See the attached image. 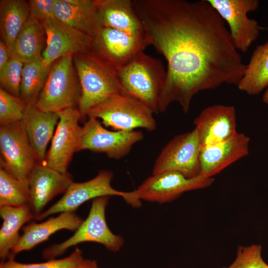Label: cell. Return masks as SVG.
<instances>
[{
	"instance_id": "obj_1",
	"label": "cell",
	"mask_w": 268,
	"mask_h": 268,
	"mask_svg": "<svg viewBox=\"0 0 268 268\" xmlns=\"http://www.w3.org/2000/svg\"><path fill=\"white\" fill-rule=\"evenodd\" d=\"M150 45L167 62L159 112L177 102L185 113L198 93L237 85L246 67L225 21L207 0H132Z\"/></svg>"
},
{
	"instance_id": "obj_2",
	"label": "cell",
	"mask_w": 268,
	"mask_h": 268,
	"mask_svg": "<svg viewBox=\"0 0 268 268\" xmlns=\"http://www.w3.org/2000/svg\"><path fill=\"white\" fill-rule=\"evenodd\" d=\"M81 94L78 109L82 118L94 106L122 91L118 70L92 50L73 55Z\"/></svg>"
},
{
	"instance_id": "obj_3",
	"label": "cell",
	"mask_w": 268,
	"mask_h": 268,
	"mask_svg": "<svg viewBox=\"0 0 268 268\" xmlns=\"http://www.w3.org/2000/svg\"><path fill=\"white\" fill-rule=\"evenodd\" d=\"M118 72L122 92L144 104L154 114L159 113V98L166 70L159 59L143 52Z\"/></svg>"
},
{
	"instance_id": "obj_4",
	"label": "cell",
	"mask_w": 268,
	"mask_h": 268,
	"mask_svg": "<svg viewBox=\"0 0 268 268\" xmlns=\"http://www.w3.org/2000/svg\"><path fill=\"white\" fill-rule=\"evenodd\" d=\"M153 114L144 104L121 91L93 107L86 116L100 120L103 126L114 131L143 129L151 132L156 127Z\"/></svg>"
},
{
	"instance_id": "obj_5",
	"label": "cell",
	"mask_w": 268,
	"mask_h": 268,
	"mask_svg": "<svg viewBox=\"0 0 268 268\" xmlns=\"http://www.w3.org/2000/svg\"><path fill=\"white\" fill-rule=\"evenodd\" d=\"M73 55L61 58L52 65L44 86L34 105L45 112L58 113L78 104L81 89Z\"/></svg>"
},
{
	"instance_id": "obj_6",
	"label": "cell",
	"mask_w": 268,
	"mask_h": 268,
	"mask_svg": "<svg viewBox=\"0 0 268 268\" xmlns=\"http://www.w3.org/2000/svg\"><path fill=\"white\" fill-rule=\"evenodd\" d=\"M213 182V178L201 174L188 178L176 171H165L147 178L135 190L127 192L125 200L133 206H139L140 200L159 203L169 202L185 192L208 187Z\"/></svg>"
},
{
	"instance_id": "obj_7",
	"label": "cell",
	"mask_w": 268,
	"mask_h": 268,
	"mask_svg": "<svg viewBox=\"0 0 268 268\" xmlns=\"http://www.w3.org/2000/svg\"><path fill=\"white\" fill-rule=\"evenodd\" d=\"M109 196L93 200L88 216L74 234L64 242L49 247L43 252V257L53 260L68 248L81 243L91 242L103 245L113 252L118 251L123 244L120 236L113 234L109 228L105 217V209Z\"/></svg>"
},
{
	"instance_id": "obj_8",
	"label": "cell",
	"mask_w": 268,
	"mask_h": 268,
	"mask_svg": "<svg viewBox=\"0 0 268 268\" xmlns=\"http://www.w3.org/2000/svg\"><path fill=\"white\" fill-rule=\"evenodd\" d=\"M201 143L197 130L176 135L163 148L156 159L152 175L176 171L188 178L201 173Z\"/></svg>"
},
{
	"instance_id": "obj_9",
	"label": "cell",
	"mask_w": 268,
	"mask_h": 268,
	"mask_svg": "<svg viewBox=\"0 0 268 268\" xmlns=\"http://www.w3.org/2000/svg\"><path fill=\"white\" fill-rule=\"evenodd\" d=\"M0 167L14 177L28 181L40 163L21 122L0 126Z\"/></svg>"
},
{
	"instance_id": "obj_10",
	"label": "cell",
	"mask_w": 268,
	"mask_h": 268,
	"mask_svg": "<svg viewBox=\"0 0 268 268\" xmlns=\"http://www.w3.org/2000/svg\"><path fill=\"white\" fill-rule=\"evenodd\" d=\"M143 138V134L139 131H110L98 119L89 117L81 127L76 152L89 150L119 159L127 155L132 147Z\"/></svg>"
},
{
	"instance_id": "obj_11",
	"label": "cell",
	"mask_w": 268,
	"mask_h": 268,
	"mask_svg": "<svg viewBox=\"0 0 268 268\" xmlns=\"http://www.w3.org/2000/svg\"><path fill=\"white\" fill-rule=\"evenodd\" d=\"M229 27L233 43L238 51L246 52L258 38L261 28L247 16L256 10L258 0H207Z\"/></svg>"
},
{
	"instance_id": "obj_12",
	"label": "cell",
	"mask_w": 268,
	"mask_h": 268,
	"mask_svg": "<svg viewBox=\"0 0 268 268\" xmlns=\"http://www.w3.org/2000/svg\"><path fill=\"white\" fill-rule=\"evenodd\" d=\"M150 45L146 34L132 35L102 26L93 38L92 50L118 70Z\"/></svg>"
},
{
	"instance_id": "obj_13",
	"label": "cell",
	"mask_w": 268,
	"mask_h": 268,
	"mask_svg": "<svg viewBox=\"0 0 268 268\" xmlns=\"http://www.w3.org/2000/svg\"><path fill=\"white\" fill-rule=\"evenodd\" d=\"M59 120L50 147L43 163L62 173L67 169L77 147L81 131L78 123L82 118L78 109L70 108L58 112Z\"/></svg>"
},
{
	"instance_id": "obj_14",
	"label": "cell",
	"mask_w": 268,
	"mask_h": 268,
	"mask_svg": "<svg viewBox=\"0 0 268 268\" xmlns=\"http://www.w3.org/2000/svg\"><path fill=\"white\" fill-rule=\"evenodd\" d=\"M46 34L43 63L50 67L58 59L92 50L93 38L56 18L42 22Z\"/></svg>"
},
{
	"instance_id": "obj_15",
	"label": "cell",
	"mask_w": 268,
	"mask_h": 268,
	"mask_svg": "<svg viewBox=\"0 0 268 268\" xmlns=\"http://www.w3.org/2000/svg\"><path fill=\"white\" fill-rule=\"evenodd\" d=\"M113 177V174L110 171L101 170L88 181L81 183L73 181L60 200L35 219L40 220L56 213L74 212L86 201L100 197L117 196L125 199L127 192L117 190L112 187Z\"/></svg>"
},
{
	"instance_id": "obj_16",
	"label": "cell",
	"mask_w": 268,
	"mask_h": 268,
	"mask_svg": "<svg viewBox=\"0 0 268 268\" xmlns=\"http://www.w3.org/2000/svg\"><path fill=\"white\" fill-rule=\"evenodd\" d=\"M250 138L243 133H237L218 142L203 146L200 152V174L212 177L249 152Z\"/></svg>"
},
{
	"instance_id": "obj_17",
	"label": "cell",
	"mask_w": 268,
	"mask_h": 268,
	"mask_svg": "<svg viewBox=\"0 0 268 268\" xmlns=\"http://www.w3.org/2000/svg\"><path fill=\"white\" fill-rule=\"evenodd\" d=\"M72 182V176L68 172H60L43 163L37 164L28 179L30 193L29 205L34 218L55 196L65 193Z\"/></svg>"
},
{
	"instance_id": "obj_18",
	"label": "cell",
	"mask_w": 268,
	"mask_h": 268,
	"mask_svg": "<svg viewBox=\"0 0 268 268\" xmlns=\"http://www.w3.org/2000/svg\"><path fill=\"white\" fill-rule=\"evenodd\" d=\"M201 148L223 140L237 133L234 106L214 105L203 109L194 121Z\"/></svg>"
},
{
	"instance_id": "obj_19",
	"label": "cell",
	"mask_w": 268,
	"mask_h": 268,
	"mask_svg": "<svg viewBox=\"0 0 268 268\" xmlns=\"http://www.w3.org/2000/svg\"><path fill=\"white\" fill-rule=\"evenodd\" d=\"M55 17L93 38L103 26L95 0H55Z\"/></svg>"
},
{
	"instance_id": "obj_20",
	"label": "cell",
	"mask_w": 268,
	"mask_h": 268,
	"mask_svg": "<svg viewBox=\"0 0 268 268\" xmlns=\"http://www.w3.org/2000/svg\"><path fill=\"white\" fill-rule=\"evenodd\" d=\"M82 222V219L74 212H63L44 222L29 223L22 227L23 234L11 250L9 259L13 258L18 253L31 250L58 231H76Z\"/></svg>"
},
{
	"instance_id": "obj_21",
	"label": "cell",
	"mask_w": 268,
	"mask_h": 268,
	"mask_svg": "<svg viewBox=\"0 0 268 268\" xmlns=\"http://www.w3.org/2000/svg\"><path fill=\"white\" fill-rule=\"evenodd\" d=\"M59 120L58 113L45 112L35 105H28L20 121L40 163L45 159L47 146L52 139Z\"/></svg>"
},
{
	"instance_id": "obj_22",
	"label": "cell",
	"mask_w": 268,
	"mask_h": 268,
	"mask_svg": "<svg viewBox=\"0 0 268 268\" xmlns=\"http://www.w3.org/2000/svg\"><path fill=\"white\" fill-rule=\"evenodd\" d=\"M95 2L103 26L132 35L146 34L132 0H95Z\"/></svg>"
},
{
	"instance_id": "obj_23",
	"label": "cell",
	"mask_w": 268,
	"mask_h": 268,
	"mask_svg": "<svg viewBox=\"0 0 268 268\" xmlns=\"http://www.w3.org/2000/svg\"><path fill=\"white\" fill-rule=\"evenodd\" d=\"M46 34L41 22L30 15L9 50L10 57L24 64L42 57Z\"/></svg>"
},
{
	"instance_id": "obj_24",
	"label": "cell",
	"mask_w": 268,
	"mask_h": 268,
	"mask_svg": "<svg viewBox=\"0 0 268 268\" xmlns=\"http://www.w3.org/2000/svg\"><path fill=\"white\" fill-rule=\"evenodd\" d=\"M0 215L2 224L0 229V257L9 258L11 250L17 243L22 226L34 215L29 205L20 206H1Z\"/></svg>"
},
{
	"instance_id": "obj_25",
	"label": "cell",
	"mask_w": 268,
	"mask_h": 268,
	"mask_svg": "<svg viewBox=\"0 0 268 268\" xmlns=\"http://www.w3.org/2000/svg\"><path fill=\"white\" fill-rule=\"evenodd\" d=\"M237 86L250 95L259 94L268 87V41L256 48Z\"/></svg>"
},
{
	"instance_id": "obj_26",
	"label": "cell",
	"mask_w": 268,
	"mask_h": 268,
	"mask_svg": "<svg viewBox=\"0 0 268 268\" xmlns=\"http://www.w3.org/2000/svg\"><path fill=\"white\" fill-rule=\"evenodd\" d=\"M30 16L28 2L24 0L0 1V29L2 41L9 50Z\"/></svg>"
},
{
	"instance_id": "obj_27",
	"label": "cell",
	"mask_w": 268,
	"mask_h": 268,
	"mask_svg": "<svg viewBox=\"0 0 268 268\" xmlns=\"http://www.w3.org/2000/svg\"><path fill=\"white\" fill-rule=\"evenodd\" d=\"M51 66H46L42 57L24 64L19 97L27 105L35 104L44 86Z\"/></svg>"
},
{
	"instance_id": "obj_28",
	"label": "cell",
	"mask_w": 268,
	"mask_h": 268,
	"mask_svg": "<svg viewBox=\"0 0 268 268\" xmlns=\"http://www.w3.org/2000/svg\"><path fill=\"white\" fill-rule=\"evenodd\" d=\"M30 200L28 181L19 180L0 167V206L29 205Z\"/></svg>"
},
{
	"instance_id": "obj_29",
	"label": "cell",
	"mask_w": 268,
	"mask_h": 268,
	"mask_svg": "<svg viewBox=\"0 0 268 268\" xmlns=\"http://www.w3.org/2000/svg\"><path fill=\"white\" fill-rule=\"evenodd\" d=\"M27 105L19 97L0 88V124L6 125L20 122Z\"/></svg>"
},
{
	"instance_id": "obj_30",
	"label": "cell",
	"mask_w": 268,
	"mask_h": 268,
	"mask_svg": "<svg viewBox=\"0 0 268 268\" xmlns=\"http://www.w3.org/2000/svg\"><path fill=\"white\" fill-rule=\"evenodd\" d=\"M83 260L81 251L76 248L69 256L64 259H53L41 263L23 264L10 258L1 262L0 268H75Z\"/></svg>"
},
{
	"instance_id": "obj_31",
	"label": "cell",
	"mask_w": 268,
	"mask_h": 268,
	"mask_svg": "<svg viewBox=\"0 0 268 268\" xmlns=\"http://www.w3.org/2000/svg\"><path fill=\"white\" fill-rule=\"evenodd\" d=\"M23 66L24 64L19 60L11 58L5 67L0 70V88L19 97Z\"/></svg>"
},
{
	"instance_id": "obj_32",
	"label": "cell",
	"mask_w": 268,
	"mask_h": 268,
	"mask_svg": "<svg viewBox=\"0 0 268 268\" xmlns=\"http://www.w3.org/2000/svg\"><path fill=\"white\" fill-rule=\"evenodd\" d=\"M262 249L260 245L239 246L233 263L222 268H268V265L262 257Z\"/></svg>"
},
{
	"instance_id": "obj_33",
	"label": "cell",
	"mask_w": 268,
	"mask_h": 268,
	"mask_svg": "<svg viewBox=\"0 0 268 268\" xmlns=\"http://www.w3.org/2000/svg\"><path fill=\"white\" fill-rule=\"evenodd\" d=\"M30 15L41 22L54 18L55 0H30L28 1Z\"/></svg>"
},
{
	"instance_id": "obj_34",
	"label": "cell",
	"mask_w": 268,
	"mask_h": 268,
	"mask_svg": "<svg viewBox=\"0 0 268 268\" xmlns=\"http://www.w3.org/2000/svg\"><path fill=\"white\" fill-rule=\"evenodd\" d=\"M10 59L9 49L5 43L0 41V70H2Z\"/></svg>"
},
{
	"instance_id": "obj_35",
	"label": "cell",
	"mask_w": 268,
	"mask_h": 268,
	"mask_svg": "<svg viewBox=\"0 0 268 268\" xmlns=\"http://www.w3.org/2000/svg\"><path fill=\"white\" fill-rule=\"evenodd\" d=\"M75 268H98L97 263L94 260H83Z\"/></svg>"
},
{
	"instance_id": "obj_36",
	"label": "cell",
	"mask_w": 268,
	"mask_h": 268,
	"mask_svg": "<svg viewBox=\"0 0 268 268\" xmlns=\"http://www.w3.org/2000/svg\"><path fill=\"white\" fill-rule=\"evenodd\" d=\"M262 100L265 104L268 105V87L263 95Z\"/></svg>"
},
{
	"instance_id": "obj_37",
	"label": "cell",
	"mask_w": 268,
	"mask_h": 268,
	"mask_svg": "<svg viewBox=\"0 0 268 268\" xmlns=\"http://www.w3.org/2000/svg\"><path fill=\"white\" fill-rule=\"evenodd\" d=\"M267 30L268 31V28H267Z\"/></svg>"
}]
</instances>
